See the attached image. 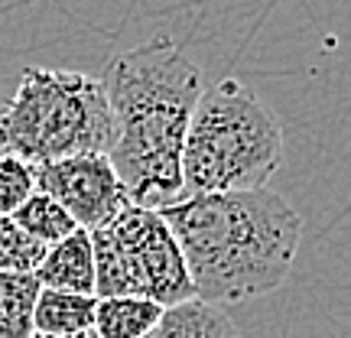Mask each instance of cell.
Instances as JSON below:
<instances>
[{
    "label": "cell",
    "mask_w": 351,
    "mask_h": 338,
    "mask_svg": "<svg viewBox=\"0 0 351 338\" xmlns=\"http://www.w3.org/2000/svg\"><path fill=\"white\" fill-rule=\"evenodd\" d=\"M176 234L195 300L228 306L287 283L302 241V215L274 189L189 195L160 212Z\"/></svg>",
    "instance_id": "7a4b0ae2"
},
{
    "label": "cell",
    "mask_w": 351,
    "mask_h": 338,
    "mask_svg": "<svg viewBox=\"0 0 351 338\" xmlns=\"http://www.w3.org/2000/svg\"><path fill=\"white\" fill-rule=\"evenodd\" d=\"M117 140L111 160L130 205L163 212L186 199L182 147L202 98V69L169 36L114 56L104 69Z\"/></svg>",
    "instance_id": "6da1fadb"
},
{
    "label": "cell",
    "mask_w": 351,
    "mask_h": 338,
    "mask_svg": "<svg viewBox=\"0 0 351 338\" xmlns=\"http://www.w3.org/2000/svg\"><path fill=\"white\" fill-rule=\"evenodd\" d=\"M163 306L143 296H111L98 300L95 332L98 338H150L163 322Z\"/></svg>",
    "instance_id": "ba28073f"
},
{
    "label": "cell",
    "mask_w": 351,
    "mask_h": 338,
    "mask_svg": "<svg viewBox=\"0 0 351 338\" xmlns=\"http://www.w3.org/2000/svg\"><path fill=\"white\" fill-rule=\"evenodd\" d=\"M95 309H98V296L43 289L36 300L33 326L39 335H78L95 328Z\"/></svg>",
    "instance_id": "9c48e42d"
},
{
    "label": "cell",
    "mask_w": 351,
    "mask_h": 338,
    "mask_svg": "<svg viewBox=\"0 0 351 338\" xmlns=\"http://www.w3.org/2000/svg\"><path fill=\"white\" fill-rule=\"evenodd\" d=\"M39 293L36 274H0V338H33Z\"/></svg>",
    "instance_id": "8fae6325"
},
{
    "label": "cell",
    "mask_w": 351,
    "mask_h": 338,
    "mask_svg": "<svg viewBox=\"0 0 351 338\" xmlns=\"http://www.w3.org/2000/svg\"><path fill=\"white\" fill-rule=\"evenodd\" d=\"M36 192V166L23 156L0 153V215H13Z\"/></svg>",
    "instance_id": "5bb4252c"
},
{
    "label": "cell",
    "mask_w": 351,
    "mask_h": 338,
    "mask_svg": "<svg viewBox=\"0 0 351 338\" xmlns=\"http://www.w3.org/2000/svg\"><path fill=\"white\" fill-rule=\"evenodd\" d=\"M36 189L46 192L75 218L78 228L95 231L130 208L108 153H78L36 166Z\"/></svg>",
    "instance_id": "8992f818"
},
{
    "label": "cell",
    "mask_w": 351,
    "mask_h": 338,
    "mask_svg": "<svg viewBox=\"0 0 351 338\" xmlns=\"http://www.w3.org/2000/svg\"><path fill=\"white\" fill-rule=\"evenodd\" d=\"M156 338H241V332L234 319L225 313V306L189 300L166 309Z\"/></svg>",
    "instance_id": "30bf717a"
},
{
    "label": "cell",
    "mask_w": 351,
    "mask_h": 338,
    "mask_svg": "<svg viewBox=\"0 0 351 338\" xmlns=\"http://www.w3.org/2000/svg\"><path fill=\"white\" fill-rule=\"evenodd\" d=\"M36 280L43 289H62V293H82L95 296V248L91 231L78 228L75 234L52 244L43 263L36 267Z\"/></svg>",
    "instance_id": "52a82bcc"
},
{
    "label": "cell",
    "mask_w": 351,
    "mask_h": 338,
    "mask_svg": "<svg viewBox=\"0 0 351 338\" xmlns=\"http://www.w3.org/2000/svg\"><path fill=\"white\" fill-rule=\"evenodd\" d=\"M95 296H143L163 309L195 300L186 257L166 218L130 205L108 225L91 231Z\"/></svg>",
    "instance_id": "5b68a950"
},
{
    "label": "cell",
    "mask_w": 351,
    "mask_h": 338,
    "mask_svg": "<svg viewBox=\"0 0 351 338\" xmlns=\"http://www.w3.org/2000/svg\"><path fill=\"white\" fill-rule=\"evenodd\" d=\"M46 251L49 248L26 234L13 215H0V274H36Z\"/></svg>",
    "instance_id": "4fadbf2b"
},
{
    "label": "cell",
    "mask_w": 351,
    "mask_h": 338,
    "mask_svg": "<svg viewBox=\"0 0 351 338\" xmlns=\"http://www.w3.org/2000/svg\"><path fill=\"white\" fill-rule=\"evenodd\" d=\"M33 338H98V332H95V328L78 332V335H39V332H33Z\"/></svg>",
    "instance_id": "9a60e30c"
},
{
    "label": "cell",
    "mask_w": 351,
    "mask_h": 338,
    "mask_svg": "<svg viewBox=\"0 0 351 338\" xmlns=\"http://www.w3.org/2000/svg\"><path fill=\"white\" fill-rule=\"evenodd\" d=\"M283 163V127L263 98L238 78L202 91L182 147L189 195L267 189Z\"/></svg>",
    "instance_id": "3957f363"
},
{
    "label": "cell",
    "mask_w": 351,
    "mask_h": 338,
    "mask_svg": "<svg viewBox=\"0 0 351 338\" xmlns=\"http://www.w3.org/2000/svg\"><path fill=\"white\" fill-rule=\"evenodd\" d=\"M150 338H156V335H150Z\"/></svg>",
    "instance_id": "2e32d148"
},
{
    "label": "cell",
    "mask_w": 351,
    "mask_h": 338,
    "mask_svg": "<svg viewBox=\"0 0 351 338\" xmlns=\"http://www.w3.org/2000/svg\"><path fill=\"white\" fill-rule=\"evenodd\" d=\"M13 221L23 228L26 234H33L36 241H43L46 248L59 244V241H65L69 234H75L78 231L75 218L65 212L52 195L39 192V189L23 202V205H20V208H16V212H13Z\"/></svg>",
    "instance_id": "7c38bea8"
},
{
    "label": "cell",
    "mask_w": 351,
    "mask_h": 338,
    "mask_svg": "<svg viewBox=\"0 0 351 338\" xmlns=\"http://www.w3.org/2000/svg\"><path fill=\"white\" fill-rule=\"evenodd\" d=\"M114 114L101 78L65 69H23L13 98L0 108V150L26 163L78 153H111Z\"/></svg>",
    "instance_id": "277c9868"
}]
</instances>
